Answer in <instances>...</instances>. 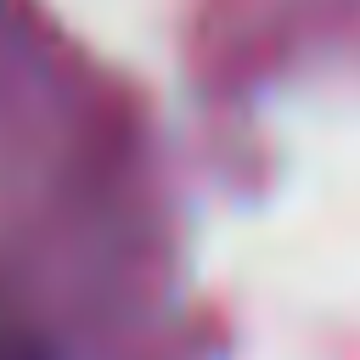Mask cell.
Masks as SVG:
<instances>
[{"instance_id":"6da1fadb","label":"cell","mask_w":360,"mask_h":360,"mask_svg":"<svg viewBox=\"0 0 360 360\" xmlns=\"http://www.w3.org/2000/svg\"><path fill=\"white\" fill-rule=\"evenodd\" d=\"M11 360H17V354H11Z\"/></svg>"}]
</instances>
